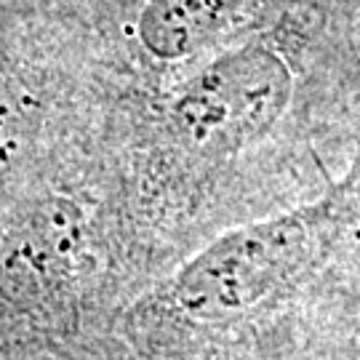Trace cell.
Listing matches in <instances>:
<instances>
[{
  "label": "cell",
  "mask_w": 360,
  "mask_h": 360,
  "mask_svg": "<svg viewBox=\"0 0 360 360\" xmlns=\"http://www.w3.org/2000/svg\"><path fill=\"white\" fill-rule=\"evenodd\" d=\"M347 208L342 193L321 206L219 235L176 272L163 299L166 318L187 334H221L257 321L315 267L328 240L345 227Z\"/></svg>",
  "instance_id": "cell-1"
},
{
  "label": "cell",
  "mask_w": 360,
  "mask_h": 360,
  "mask_svg": "<svg viewBox=\"0 0 360 360\" xmlns=\"http://www.w3.org/2000/svg\"><path fill=\"white\" fill-rule=\"evenodd\" d=\"M294 96L291 67L278 51L248 43L217 56L171 107L181 139L203 155H235L259 142Z\"/></svg>",
  "instance_id": "cell-2"
},
{
  "label": "cell",
  "mask_w": 360,
  "mask_h": 360,
  "mask_svg": "<svg viewBox=\"0 0 360 360\" xmlns=\"http://www.w3.org/2000/svg\"><path fill=\"white\" fill-rule=\"evenodd\" d=\"M83 230L75 206L46 200L0 235V302L19 318H67L75 309Z\"/></svg>",
  "instance_id": "cell-3"
},
{
  "label": "cell",
  "mask_w": 360,
  "mask_h": 360,
  "mask_svg": "<svg viewBox=\"0 0 360 360\" xmlns=\"http://www.w3.org/2000/svg\"><path fill=\"white\" fill-rule=\"evenodd\" d=\"M245 0H147L139 13V40L147 51L176 62L219 38Z\"/></svg>",
  "instance_id": "cell-4"
},
{
  "label": "cell",
  "mask_w": 360,
  "mask_h": 360,
  "mask_svg": "<svg viewBox=\"0 0 360 360\" xmlns=\"http://www.w3.org/2000/svg\"><path fill=\"white\" fill-rule=\"evenodd\" d=\"M32 131V110L25 89L0 70V168L13 163Z\"/></svg>",
  "instance_id": "cell-5"
},
{
  "label": "cell",
  "mask_w": 360,
  "mask_h": 360,
  "mask_svg": "<svg viewBox=\"0 0 360 360\" xmlns=\"http://www.w3.org/2000/svg\"><path fill=\"white\" fill-rule=\"evenodd\" d=\"M355 360H360V355H358V358H355Z\"/></svg>",
  "instance_id": "cell-6"
}]
</instances>
